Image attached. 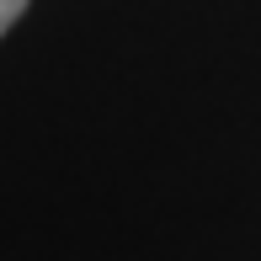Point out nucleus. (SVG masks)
<instances>
[{"mask_svg":"<svg viewBox=\"0 0 261 261\" xmlns=\"http://www.w3.org/2000/svg\"><path fill=\"white\" fill-rule=\"evenodd\" d=\"M21 11H27V0H0V38L21 21Z\"/></svg>","mask_w":261,"mask_h":261,"instance_id":"obj_1","label":"nucleus"}]
</instances>
